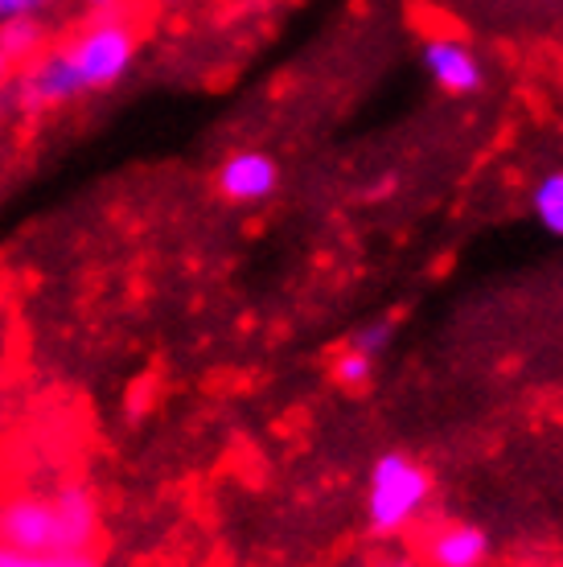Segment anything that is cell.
<instances>
[{"mask_svg": "<svg viewBox=\"0 0 563 567\" xmlns=\"http://www.w3.org/2000/svg\"><path fill=\"white\" fill-rule=\"evenodd\" d=\"M0 567H99V559L91 551L83 555H29L0 547Z\"/></svg>", "mask_w": 563, "mask_h": 567, "instance_id": "9c48e42d", "label": "cell"}, {"mask_svg": "<svg viewBox=\"0 0 563 567\" xmlns=\"http://www.w3.org/2000/svg\"><path fill=\"white\" fill-rule=\"evenodd\" d=\"M432 502V473L411 453H382L370 465L367 485V526L379 539L408 535Z\"/></svg>", "mask_w": 563, "mask_h": 567, "instance_id": "3957f363", "label": "cell"}, {"mask_svg": "<svg viewBox=\"0 0 563 567\" xmlns=\"http://www.w3.org/2000/svg\"><path fill=\"white\" fill-rule=\"evenodd\" d=\"M493 539L473 523H449L432 530L423 543L428 567H485L490 564Z\"/></svg>", "mask_w": 563, "mask_h": 567, "instance_id": "8992f818", "label": "cell"}, {"mask_svg": "<svg viewBox=\"0 0 563 567\" xmlns=\"http://www.w3.org/2000/svg\"><path fill=\"white\" fill-rule=\"evenodd\" d=\"M83 4H86V9H91L95 17H115L120 9H124V0H83Z\"/></svg>", "mask_w": 563, "mask_h": 567, "instance_id": "4fadbf2b", "label": "cell"}, {"mask_svg": "<svg viewBox=\"0 0 563 567\" xmlns=\"http://www.w3.org/2000/svg\"><path fill=\"white\" fill-rule=\"evenodd\" d=\"M58 0H0V25L4 21H25V17L50 13Z\"/></svg>", "mask_w": 563, "mask_h": 567, "instance_id": "7c38bea8", "label": "cell"}, {"mask_svg": "<svg viewBox=\"0 0 563 567\" xmlns=\"http://www.w3.org/2000/svg\"><path fill=\"white\" fill-rule=\"evenodd\" d=\"M214 182H218V194L226 202L252 206V202H268L280 189V165L259 148H239L218 165Z\"/></svg>", "mask_w": 563, "mask_h": 567, "instance_id": "5b68a950", "label": "cell"}, {"mask_svg": "<svg viewBox=\"0 0 563 567\" xmlns=\"http://www.w3.org/2000/svg\"><path fill=\"white\" fill-rule=\"evenodd\" d=\"M42 42H45L42 17L4 21V25H0V45H4V54L13 58V62H29V58H38L42 54Z\"/></svg>", "mask_w": 563, "mask_h": 567, "instance_id": "52a82bcc", "label": "cell"}, {"mask_svg": "<svg viewBox=\"0 0 563 567\" xmlns=\"http://www.w3.org/2000/svg\"><path fill=\"white\" fill-rule=\"evenodd\" d=\"M103 511L83 482L21 489L0 502V547L29 555H83L95 547Z\"/></svg>", "mask_w": 563, "mask_h": 567, "instance_id": "7a4b0ae2", "label": "cell"}, {"mask_svg": "<svg viewBox=\"0 0 563 567\" xmlns=\"http://www.w3.org/2000/svg\"><path fill=\"white\" fill-rule=\"evenodd\" d=\"M379 567H420V564H411V559H387V564H379Z\"/></svg>", "mask_w": 563, "mask_h": 567, "instance_id": "9a60e30c", "label": "cell"}, {"mask_svg": "<svg viewBox=\"0 0 563 567\" xmlns=\"http://www.w3.org/2000/svg\"><path fill=\"white\" fill-rule=\"evenodd\" d=\"M370 374H375V358L358 354L350 346H346V354L334 362V379H338L341 386H367Z\"/></svg>", "mask_w": 563, "mask_h": 567, "instance_id": "8fae6325", "label": "cell"}, {"mask_svg": "<svg viewBox=\"0 0 563 567\" xmlns=\"http://www.w3.org/2000/svg\"><path fill=\"white\" fill-rule=\"evenodd\" d=\"M132 62H136V29L120 13L95 17L66 45L29 58L13 86V100L25 112L66 107L83 95L115 86L132 71Z\"/></svg>", "mask_w": 563, "mask_h": 567, "instance_id": "6da1fadb", "label": "cell"}, {"mask_svg": "<svg viewBox=\"0 0 563 567\" xmlns=\"http://www.w3.org/2000/svg\"><path fill=\"white\" fill-rule=\"evenodd\" d=\"M531 206H535V218L551 230V235H563V169L547 173V177L535 185Z\"/></svg>", "mask_w": 563, "mask_h": 567, "instance_id": "ba28073f", "label": "cell"}, {"mask_svg": "<svg viewBox=\"0 0 563 567\" xmlns=\"http://www.w3.org/2000/svg\"><path fill=\"white\" fill-rule=\"evenodd\" d=\"M423 66L432 74V83L440 91H449V95L465 100V95H481L485 91V66H481V58L461 38H452V33L423 38Z\"/></svg>", "mask_w": 563, "mask_h": 567, "instance_id": "277c9868", "label": "cell"}, {"mask_svg": "<svg viewBox=\"0 0 563 567\" xmlns=\"http://www.w3.org/2000/svg\"><path fill=\"white\" fill-rule=\"evenodd\" d=\"M391 333H395L391 321H370V326L354 329L350 350H358V354H367V358L379 362V358L387 354V346H391Z\"/></svg>", "mask_w": 563, "mask_h": 567, "instance_id": "30bf717a", "label": "cell"}, {"mask_svg": "<svg viewBox=\"0 0 563 567\" xmlns=\"http://www.w3.org/2000/svg\"><path fill=\"white\" fill-rule=\"evenodd\" d=\"M9 71H13V58L4 54V45H0V83H4V79H9Z\"/></svg>", "mask_w": 563, "mask_h": 567, "instance_id": "5bb4252c", "label": "cell"}]
</instances>
